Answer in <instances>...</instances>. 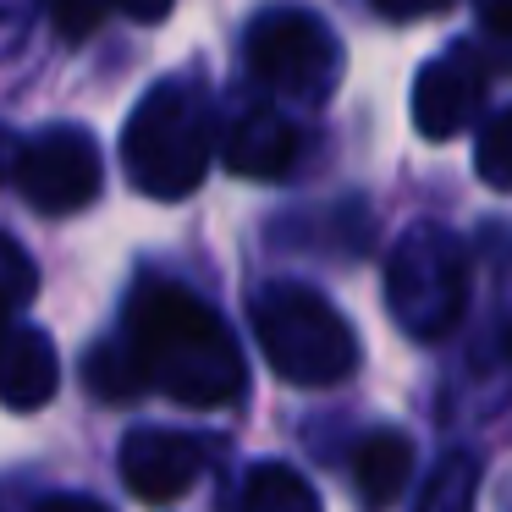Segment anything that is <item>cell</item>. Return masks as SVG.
Returning <instances> with one entry per match:
<instances>
[{"mask_svg": "<svg viewBox=\"0 0 512 512\" xmlns=\"http://www.w3.org/2000/svg\"><path fill=\"white\" fill-rule=\"evenodd\" d=\"M127 342L149 386L182 408H226L243 397V353L204 298L171 281H144L127 298Z\"/></svg>", "mask_w": 512, "mask_h": 512, "instance_id": "1", "label": "cell"}, {"mask_svg": "<svg viewBox=\"0 0 512 512\" xmlns=\"http://www.w3.org/2000/svg\"><path fill=\"white\" fill-rule=\"evenodd\" d=\"M215 160V111L199 78H160L122 127V171L160 204L188 199Z\"/></svg>", "mask_w": 512, "mask_h": 512, "instance_id": "2", "label": "cell"}, {"mask_svg": "<svg viewBox=\"0 0 512 512\" xmlns=\"http://www.w3.org/2000/svg\"><path fill=\"white\" fill-rule=\"evenodd\" d=\"M254 336L287 386H336L358 369V336L314 287L276 281L254 292Z\"/></svg>", "mask_w": 512, "mask_h": 512, "instance_id": "3", "label": "cell"}, {"mask_svg": "<svg viewBox=\"0 0 512 512\" xmlns=\"http://www.w3.org/2000/svg\"><path fill=\"white\" fill-rule=\"evenodd\" d=\"M386 309L413 342L446 336L468 309V254L446 226H413L386 259Z\"/></svg>", "mask_w": 512, "mask_h": 512, "instance_id": "4", "label": "cell"}, {"mask_svg": "<svg viewBox=\"0 0 512 512\" xmlns=\"http://www.w3.org/2000/svg\"><path fill=\"white\" fill-rule=\"evenodd\" d=\"M243 56L259 89H270L276 100H292V105H320L342 78L336 34L314 12H298V6H276V12L254 17Z\"/></svg>", "mask_w": 512, "mask_h": 512, "instance_id": "5", "label": "cell"}, {"mask_svg": "<svg viewBox=\"0 0 512 512\" xmlns=\"http://www.w3.org/2000/svg\"><path fill=\"white\" fill-rule=\"evenodd\" d=\"M12 182L28 199V210L39 215H78L100 199L105 188V160L83 127L56 122L45 133H34L12 160Z\"/></svg>", "mask_w": 512, "mask_h": 512, "instance_id": "6", "label": "cell"}, {"mask_svg": "<svg viewBox=\"0 0 512 512\" xmlns=\"http://www.w3.org/2000/svg\"><path fill=\"white\" fill-rule=\"evenodd\" d=\"M204 463H210V441L188 430H133L122 441V485L133 490L149 507H166V501L188 496L199 485Z\"/></svg>", "mask_w": 512, "mask_h": 512, "instance_id": "7", "label": "cell"}, {"mask_svg": "<svg viewBox=\"0 0 512 512\" xmlns=\"http://www.w3.org/2000/svg\"><path fill=\"white\" fill-rule=\"evenodd\" d=\"M479 105H485V67H479V56H463V50L430 61L413 83V127L435 144L463 133L479 116Z\"/></svg>", "mask_w": 512, "mask_h": 512, "instance_id": "8", "label": "cell"}, {"mask_svg": "<svg viewBox=\"0 0 512 512\" xmlns=\"http://www.w3.org/2000/svg\"><path fill=\"white\" fill-rule=\"evenodd\" d=\"M221 160L226 171L237 177H254V182H276L292 171L298 160V127L276 111V105H243L232 111V122L221 127Z\"/></svg>", "mask_w": 512, "mask_h": 512, "instance_id": "9", "label": "cell"}, {"mask_svg": "<svg viewBox=\"0 0 512 512\" xmlns=\"http://www.w3.org/2000/svg\"><path fill=\"white\" fill-rule=\"evenodd\" d=\"M56 386H61L56 342L34 325H6L0 331V402L17 413H34L56 397Z\"/></svg>", "mask_w": 512, "mask_h": 512, "instance_id": "10", "label": "cell"}, {"mask_svg": "<svg viewBox=\"0 0 512 512\" xmlns=\"http://www.w3.org/2000/svg\"><path fill=\"white\" fill-rule=\"evenodd\" d=\"M413 474V441L402 430H369L353 446V490L364 501V512H386L402 501Z\"/></svg>", "mask_w": 512, "mask_h": 512, "instance_id": "11", "label": "cell"}, {"mask_svg": "<svg viewBox=\"0 0 512 512\" xmlns=\"http://www.w3.org/2000/svg\"><path fill=\"white\" fill-rule=\"evenodd\" d=\"M243 512H325L314 485L287 463H259L243 479Z\"/></svg>", "mask_w": 512, "mask_h": 512, "instance_id": "12", "label": "cell"}, {"mask_svg": "<svg viewBox=\"0 0 512 512\" xmlns=\"http://www.w3.org/2000/svg\"><path fill=\"white\" fill-rule=\"evenodd\" d=\"M83 375H89V391L105 397V402H133L138 391H149V375H144V364H138V353H133L127 336L94 347L89 364H83Z\"/></svg>", "mask_w": 512, "mask_h": 512, "instance_id": "13", "label": "cell"}, {"mask_svg": "<svg viewBox=\"0 0 512 512\" xmlns=\"http://www.w3.org/2000/svg\"><path fill=\"white\" fill-rule=\"evenodd\" d=\"M474 496H479V457L452 452V457H441V468L430 474L419 512H474Z\"/></svg>", "mask_w": 512, "mask_h": 512, "instance_id": "14", "label": "cell"}, {"mask_svg": "<svg viewBox=\"0 0 512 512\" xmlns=\"http://www.w3.org/2000/svg\"><path fill=\"white\" fill-rule=\"evenodd\" d=\"M474 171H479V182H485V188L512 193V105L485 122L479 149H474Z\"/></svg>", "mask_w": 512, "mask_h": 512, "instance_id": "15", "label": "cell"}, {"mask_svg": "<svg viewBox=\"0 0 512 512\" xmlns=\"http://www.w3.org/2000/svg\"><path fill=\"white\" fill-rule=\"evenodd\" d=\"M34 292H39V265L28 259V248L17 237L0 232V320L23 303H34Z\"/></svg>", "mask_w": 512, "mask_h": 512, "instance_id": "16", "label": "cell"}, {"mask_svg": "<svg viewBox=\"0 0 512 512\" xmlns=\"http://www.w3.org/2000/svg\"><path fill=\"white\" fill-rule=\"evenodd\" d=\"M116 12V0H50V28L67 45H83L105 28V17Z\"/></svg>", "mask_w": 512, "mask_h": 512, "instance_id": "17", "label": "cell"}, {"mask_svg": "<svg viewBox=\"0 0 512 512\" xmlns=\"http://www.w3.org/2000/svg\"><path fill=\"white\" fill-rule=\"evenodd\" d=\"M380 17H391V23H413V17H435L446 12V6H457V0H369Z\"/></svg>", "mask_w": 512, "mask_h": 512, "instance_id": "18", "label": "cell"}, {"mask_svg": "<svg viewBox=\"0 0 512 512\" xmlns=\"http://www.w3.org/2000/svg\"><path fill=\"white\" fill-rule=\"evenodd\" d=\"M177 0H116V12H127L133 23H166Z\"/></svg>", "mask_w": 512, "mask_h": 512, "instance_id": "19", "label": "cell"}, {"mask_svg": "<svg viewBox=\"0 0 512 512\" xmlns=\"http://www.w3.org/2000/svg\"><path fill=\"white\" fill-rule=\"evenodd\" d=\"M39 512H111V507H105V501H94V496H78V490H67V496L39 501Z\"/></svg>", "mask_w": 512, "mask_h": 512, "instance_id": "20", "label": "cell"}, {"mask_svg": "<svg viewBox=\"0 0 512 512\" xmlns=\"http://www.w3.org/2000/svg\"><path fill=\"white\" fill-rule=\"evenodd\" d=\"M479 17H485L490 34H507L512 39V0H479Z\"/></svg>", "mask_w": 512, "mask_h": 512, "instance_id": "21", "label": "cell"}, {"mask_svg": "<svg viewBox=\"0 0 512 512\" xmlns=\"http://www.w3.org/2000/svg\"><path fill=\"white\" fill-rule=\"evenodd\" d=\"M0 331H6V320H0Z\"/></svg>", "mask_w": 512, "mask_h": 512, "instance_id": "22", "label": "cell"}]
</instances>
